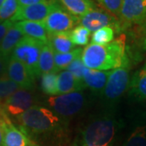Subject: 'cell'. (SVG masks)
Listing matches in <instances>:
<instances>
[{"label":"cell","instance_id":"1","mask_svg":"<svg viewBox=\"0 0 146 146\" xmlns=\"http://www.w3.org/2000/svg\"><path fill=\"white\" fill-rule=\"evenodd\" d=\"M18 127L33 141L50 137L61 132L64 122L50 109L34 105L16 118Z\"/></svg>","mask_w":146,"mask_h":146},{"label":"cell","instance_id":"2","mask_svg":"<svg viewBox=\"0 0 146 146\" xmlns=\"http://www.w3.org/2000/svg\"><path fill=\"white\" fill-rule=\"evenodd\" d=\"M127 58L124 36H120L104 46L91 43L83 50L81 55L86 68L98 71H110L119 68Z\"/></svg>","mask_w":146,"mask_h":146},{"label":"cell","instance_id":"3","mask_svg":"<svg viewBox=\"0 0 146 146\" xmlns=\"http://www.w3.org/2000/svg\"><path fill=\"white\" fill-rule=\"evenodd\" d=\"M117 130L118 123L113 117L95 119L80 131L76 146H114Z\"/></svg>","mask_w":146,"mask_h":146},{"label":"cell","instance_id":"4","mask_svg":"<svg viewBox=\"0 0 146 146\" xmlns=\"http://www.w3.org/2000/svg\"><path fill=\"white\" fill-rule=\"evenodd\" d=\"M44 46L45 43L37 39L24 36L13 50L11 57L23 63L35 78L36 76H38V60Z\"/></svg>","mask_w":146,"mask_h":146},{"label":"cell","instance_id":"5","mask_svg":"<svg viewBox=\"0 0 146 146\" xmlns=\"http://www.w3.org/2000/svg\"><path fill=\"white\" fill-rule=\"evenodd\" d=\"M130 81V64L127 58L121 67L110 70L102 94L106 100L115 102L128 89Z\"/></svg>","mask_w":146,"mask_h":146},{"label":"cell","instance_id":"6","mask_svg":"<svg viewBox=\"0 0 146 146\" xmlns=\"http://www.w3.org/2000/svg\"><path fill=\"white\" fill-rule=\"evenodd\" d=\"M84 96L81 92L53 96L46 100V104L53 111L63 118L76 115L83 108Z\"/></svg>","mask_w":146,"mask_h":146},{"label":"cell","instance_id":"7","mask_svg":"<svg viewBox=\"0 0 146 146\" xmlns=\"http://www.w3.org/2000/svg\"><path fill=\"white\" fill-rule=\"evenodd\" d=\"M78 24L90 33H94L105 27H111L116 31L123 29L122 24L117 17L98 8H94L85 15L78 17Z\"/></svg>","mask_w":146,"mask_h":146},{"label":"cell","instance_id":"8","mask_svg":"<svg viewBox=\"0 0 146 146\" xmlns=\"http://www.w3.org/2000/svg\"><path fill=\"white\" fill-rule=\"evenodd\" d=\"M42 23L49 34L68 32L78 24V17L72 15L58 4L50 11Z\"/></svg>","mask_w":146,"mask_h":146},{"label":"cell","instance_id":"9","mask_svg":"<svg viewBox=\"0 0 146 146\" xmlns=\"http://www.w3.org/2000/svg\"><path fill=\"white\" fill-rule=\"evenodd\" d=\"M58 5V3L55 0H46L33 5L20 7L11 21L13 23L20 21L42 22Z\"/></svg>","mask_w":146,"mask_h":146},{"label":"cell","instance_id":"10","mask_svg":"<svg viewBox=\"0 0 146 146\" xmlns=\"http://www.w3.org/2000/svg\"><path fill=\"white\" fill-rule=\"evenodd\" d=\"M34 106V98L29 90L20 89L10 96L2 106L8 117L17 118Z\"/></svg>","mask_w":146,"mask_h":146},{"label":"cell","instance_id":"11","mask_svg":"<svg viewBox=\"0 0 146 146\" xmlns=\"http://www.w3.org/2000/svg\"><path fill=\"white\" fill-rule=\"evenodd\" d=\"M146 18V0H123L119 20L123 27L139 25Z\"/></svg>","mask_w":146,"mask_h":146},{"label":"cell","instance_id":"12","mask_svg":"<svg viewBox=\"0 0 146 146\" xmlns=\"http://www.w3.org/2000/svg\"><path fill=\"white\" fill-rule=\"evenodd\" d=\"M6 74L9 78L25 90H31L34 86V77L27 68L14 58L10 57L7 63Z\"/></svg>","mask_w":146,"mask_h":146},{"label":"cell","instance_id":"13","mask_svg":"<svg viewBox=\"0 0 146 146\" xmlns=\"http://www.w3.org/2000/svg\"><path fill=\"white\" fill-rule=\"evenodd\" d=\"M3 146H40L25 131L14 125L9 118L6 120Z\"/></svg>","mask_w":146,"mask_h":146},{"label":"cell","instance_id":"14","mask_svg":"<svg viewBox=\"0 0 146 146\" xmlns=\"http://www.w3.org/2000/svg\"><path fill=\"white\" fill-rule=\"evenodd\" d=\"M85 88L83 81L76 78L68 71H61L57 77V95L81 92ZM56 95V96H57Z\"/></svg>","mask_w":146,"mask_h":146},{"label":"cell","instance_id":"15","mask_svg":"<svg viewBox=\"0 0 146 146\" xmlns=\"http://www.w3.org/2000/svg\"><path fill=\"white\" fill-rule=\"evenodd\" d=\"M110 71H98L85 68L83 75V82L93 92L101 93L103 91Z\"/></svg>","mask_w":146,"mask_h":146},{"label":"cell","instance_id":"16","mask_svg":"<svg viewBox=\"0 0 146 146\" xmlns=\"http://www.w3.org/2000/svg\"><path fill=\"white\" fill-rule=\"evenodd\" d=\"M24 33L18 28L15 23L9 29L7 34L0 43V54L5 59L8 60L11 57V53L15 49L16 45L24 37Z\"/></svg>","mask_w":146,"mask_h":146},{"label":"cell","instance_id":"17","mask_svg":"<svg viewBox=\"0 0 146 146\" xmlns=\"http://www.w3.org/2000/svg\"><path fill=\"white\" fill-rule=\"evenodd\" d=\"M16 24L25 36L37 39L45 44H48L49 33L42 22L20 21Z\"/></svg>","mask_w":146,"mask_h":146},{"label":"cell","instance_id":"18","mask_svg":"<svg viewBox=\"0 0 146 146\" xmlns=\"http://www.w3.org/2000/svg\"><path fill=\"white\" fill-rule=\"evenodd\" d=\"M48 43L54 53H68L75 49L70 37V31L49 34Z\"/></svg>","mask_w":146,"mask_h":146},{"label":"cell","instance_id":"19","mask_svg":"<svg viewBox=\"0 0 146 146\" xmlns=\"http://www.w3.org/2000/svg\"><path fill=\"white\" fill-rule=\"evenodd\" d=\"M130 94L140 101H146V63L131 79Z\"/></svg>","mask_w":146,"mask_h":146},{"label":"cell","instance_id":"20","mask_svg":"<svg viewBox=\"0 0 146 146\" xmlns=\"http://www.w3.org/2000/svg\"><path fill=\"white\" fill-rule=\"evenodd\" d=\"M49 72H58L54 58V50L50 44H45L42 48L40 57L38 60L37 74L42 76V74Z\"/></svg>","mask_w":146,"mask_h":146},{"label":"cell","instance_id":"21","mask_svg":"<svg viewBox=\"0 0 146 146\" xmlns=\"http://www.w3.org/2000/svg\"><path fill=\"white\" fill-rule=\"evenodd\" d=\"M64 6V8L76 17L85 15L97 6L93 0H60Z\"/></svg>","mask_w":146,"mask_h":146},{"label":"cell","instance_id":"22","mask_svg":"<svg viewBox=\"0 0 146 146\" xmlns=\"http://www.w3.org/2000/svg\"><path fill=\"white\" fill-rule=\"evenodd\" d=\"M83 50L81 48H75L72 51L68 53H54V64L57 72L67 69L75 58L82 55Z\"/></svg>","mask_w":146,"mask_h":146},{"label":"cell","instance_id":"23","mask_svg":"<svg viewBox=\"0 0 146 146\" xmlns=\"http://www.w3.org/2000/svg\"><path fill=\"white\" fill-rule=\"evenodd\" d=\"M20 87L14 81H12L7 74L0 77V106L5 102V101L11 96Z\"/></svg>","mask_w":146,"mask_h":146},{"label":"cell","instance_id":"24","mask_svg":"<svg viewBox=\"0 0 146 146\" xmlns=\"http://www.w3.org/2000/svg\"><path fill=\"white\" fill-rule=\"evenodd\" d=\"M123 146H146V125L136 127Z\"/></svg>","mask_w":146,"mask_h":146},{"label":"cell","instance_id":"25","mask_svg":"<svg viewBox=\"0 0 146 146\" xmlns=\"http://www.w3.org/2000/svg\"><path fill=\"white\" fill-rule=\"evenodd\" d=\"M57 72H49L42 74L41 78V89L46 95H57Z\"/></svg>","mask_w":146,"mask_h":146},{"label":"cell","instance_id":"26","mask_svg":"<svg viewBox=\"0 0 146 146\" xmlns=\"http://www.w3.org/2000/svg\"><path fill=\"white\" fill-rule=\"evenodd\" d=\"M115 29L111 27H105L98 31L94 32L92 35L91 43L97 45H107L114 41Z\"/></svg>","mask_w":146,"mask_h":146},{"label":"cell","instance_id":"27","mask_svg":"<svg viewBox=\"0 0 146 146\" xmlns=\"http://www.w3.org/2000/svg\"><path fill=\"white\" fill-rule=\"evenodd\" d=\"M90 32L81 25H78L70 31V37L75 46H87L89 42Z\"/></svg>","mask_w":146,"mask_h":146},{"label":"cell","instance_id":"28","mask_svg":"<svg viewBox=\"0 0 146 146\" xmlns=\"http://www.w3.org/2000/svg\"><path fill=\"white\" fill-rule=\"evenodd\" d=\"M20 5L17 0H5L0 7V22L11 20L15 16Z\"/></svg>","mask_w":146,"mask_h":146},{"label":"cell","instance_id":"29","mask_svg":"<svg viewBox=\"0 0 146 146\" xmlns=\"http://www.w3.org/2000/svg\"><path fill=\"white\" fill-rule=\"evenodd\" d=\"M107 12L119 18L123 0H96Z\"/></svg>","mask_w":146,"mask_h":146},{"label":"cell","instance_id":"30","mask_svg":"<svg viewBox=\"0 0 146 146\" xmlns=\"http://www.w3.org/2000/svg\"><path fill=\"white\" fill-rule=\"evenodd\" d=\"M85 68L86 67L84 64L81 56H79L71 63L67 68V71L72 73L77 80L83 81V75Z\"/></svg>","mask_w":146,"mask_h":146},{"label":"cell","instance_id":"31","mask_svg":"<svg viewBox=\"0 0 146 146\" xmlns=\"http://www.w3.org/2000/svg\"><path fill=\"white\" fill-rule=\"evenodd\" d=\"M15 23H13L11 20L4 21L0 22V43L4 38V36L7 34V31L9 30L11 27Z\"/></svg>","mask_w":146,"mask_h":146},{"label":"cell","instance_id":"32","mask_svg":"<svg viewBox=\"0 0 146 146\" xmlns=\"http://www.w3.org/2000/svg\"><path fill=\"white\" fill-rule=\"evenodd\" d=\"M9 117L5 113L0 116V146H3V136H4V131H5L6 120Z\"/></svg>","mask_w":146,"mask_h":146},{"label":"cell","instance_id":"33","mask_svg":"<svg viewBox=\"0 0 146 146\" xmlns=\"http://www.w3.org/2000/svg\"><path fill=\"white\" fill-rule=\"evenodd\" d=\"M20 7H26V6L33 5L39 3H42L46 0H17Z\"/></svg>","mask_w":146,"mask_h":146},{"label":"cell","instance_id":"34","mask_svg":"<svg viewBox=\"0 0 146 146\" xmlns=\"http://www.w3.org/2000/svg\"><path fill=\"white\" fill-rule=\"evenodd\" d=\"M7 60L0 54V77L6 74Z\"/></svg>","mask_w":146,"mask_h":146},{"label":"cell","instance_id":"35","mask_svg":"<svg viewBox=\"0 0 146 146\" xmlns=\"http://www.w3.org/2000/svg\"><path fill=\"white\" fill-rule=\"evenodd\" d=\"M139 28H140V30H141V33L143 34H145L146 36V18L141 24L139 25Z\"/></svg>","mask_w":146,"mask_h":146},{"label":"cell","instance_id":"36","mask_svg":"<svg viewBox=\"0 0 146 146\" xmlns=\"http://www.w3.org/2000/svg\"><path fill=\"white\" fill-rule=\"evenodd\" d=\"M4 113H5V112L3 111V108H2V106H0V116L3 115Z\"/></svg>","mask_w":146,"mask_h":146},{"label":"cell","instance_id":"37","mask_svg":"<svg viewBox=\"0 0 146 146\" xmlns=\"http://www.w3.org/2000/svg\"><path fill=\"white\" fill-rule=\"evenodd\" d=\"M143 46L144 48L146 50V36L145 37V39H144V42H143Z\"/></svg>","mask_w":146,"mask_h":146},{"label":"cell","instance_id":"38","mask_svg":"<svg viewBox=\"0 0 146 146\" xmlns=\"http://www.w3.org/2000/svg\"><path fill=\"white\" fill-rule=\"evenodd\" d=\"M5 2V0H0V7H1V6L3 5V3Z\"/></svg>","mask_w":146,"mask_h":146}]
</instances>
